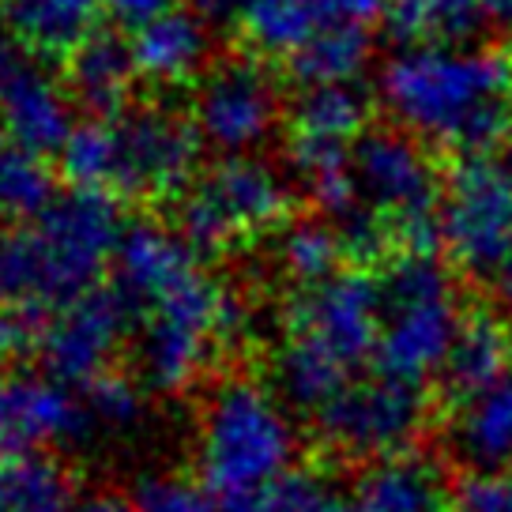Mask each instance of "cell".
Instances as JSON below:
<instances>
[{"mask_svg": "<svg viewBox=\"0 0 512 512\" xmlns=\"http://www.w3.org/2000/svg\"><path fill=\"white\" fill-rule=\"evenodd\" d=\"M320 437L347 460H392L403 456L426 426V396L418 384L396 377H362L351 381L336 400L317 415Z\"/></svg>", "mask_w": 512, "mask_h": 512, "instance_id": "8fae6325", "label": "cell"}, {"mask_svg": "<svg viewBox=\"0 0 512 512\" xmlns=\"http://www.w3.org/2000/svg\"><path fill=\"white\" fill-rule=\"evenodd\" d=\"M72 91L49 72L46 57L0 34V128L34 155H61L72 136Z\"/></svg>", "mask_w": 512, "mask_h": 512, "instance_id": "5bb4252c", "label": "cell"}, {"mask_svg": "<svg viewBox=\"0 0 512 512\" xmlns=\"http://www.w3.org/2000/svg\"><path fill=\"white\" fill-rule=\"evenodd\" d=\"M102 16H110L117 27H128V31H140L144 23H151L155 16L170 12L174 0H98Z\"/></svg>", "mask_w": 512, "mask_h": 512, "instance_id": "836d02e7", "label": "cell"}, {"mask_svg": "<svg viewBox=\"0 0 512 512\" xmlns=\"http://www.w3.org/2000/svg\"><path fill=\"white\" fill-rule=\"evenodd\" d=\"M4 294H8V290H4V272H0V298H4Z\"/></svg>", "mask_w": 512, "mask_h": 512, "instance_id": "ab89813d", "label": "cell"}, {"mask_svg": "<svg viewBox=\"0 0 512 512\" xmlns=\"http://www.w3.org/2000/svg\"><path fill=\"white\" fill-rule=\"evenodd\" d=\"M505 170H509V177H512V132H509V140H505Z\"/></svg>", "mask_w": 512, "mask_h": 512, "instance_id": "f35d334b", "label": "cell"}, {"mask_svg": "<svg viewBox=\"0 0 512 512\" xmlns=\"http://www.w3.org/2000/svg\"><path fill=\"white\" fill-rule=\"evenodd\" d=\"M234 512H358L354 497H347L332 479L313 471H290L272 490L238 505Z\"/></svg>", "mask_w": 512, "mask_h": 512, "instance_id": "f1b7e54d", "label": "cell"}, {"mask_svg": "<svg viewBox=\"0 0 512 512\" xmlns=\"http://www.w3.org/2000/svg\"><path fill=\"white\" fill-rule=\"evenodd\" d=\"M132 57L140 80L155 87L200 83L211 68V23L196 8H170L132 31Z\"/></svg>", "mask_w": 512, "mask_h": 512, "instance_id": "e0dca14e", "label": "cell"}, {"mask_svg": "<svg viewBox=\"0 0 512 512\" xmlns=\"http://www.w3.org/2000/svg\"><path fill=\"white\" fill-rule=\"evenodd\" d=\"M354 185L362 208L381 215L400 256L433 253L441 238L445 181L426 144L403 128H377L354 144Z\"/></svg>", "mask_w": 512, "mask_h": 512, "instance_id": "ba28073f", "label": "cell"}, {"mask_svg": "<svg viewBox=\"0 0 512 512\" xmlns=\"http://www.w3.org/2000/svg\"><path fill=\"white\" fill-rule=\"evenodd\" d=\"M448 441L471 471H501L512 464V373L456 403Z\"/></svg>", "mask_w": 512, "mask_h": 512, "instance_id": "ffe728a7", "label": "cell"}, {"mask_svg": "<svg viewBox=\"0 0 512 512\" xmlns=\"http://www.w3.org/2000/svg\"><path fill=\"white\" fill-rule=\"evenodd\" d=\"M80 392L98 433H128L144 418V381H132L125 373H102Z\"/></svg>", "mask_w": 512, "mask_h": 512, "instance_id": "f546056e", "label": "cell"}, {"mask_svg": "<svg viewBox=\"0 0 512 512\" xmlns=\"http://www.w3.org/2000/svg\"><path fill=\"white\" fill-rule=\"evenodd\" d=\"M452 512H512V475L501 471H467L452 490Z\"/></svg>", "mask_w": 512, "mask_h": 512, "instance_id": "1f68e13d", "label": "cell"}, {"mask_svg": "<svg viewBox=\"0 0 512 512\" xmlns=\"http://www.w3.org/2000/svg\"><path fill=\"white\" fill-rule=\"evenodd\" d=\"M290 211V181L260 155H223L189 185L177 230L196 253L215 256L241 241L272 234Z\"/></svg>", "mask_w": 512, "mask_h": 512, "instance_id": "52a82bcc", "label": "cell"}, {"mask_svg": "<svg viewBox=\"0 0 512 512\" xmlns=\"http://www.w3.org/2000/svg\"><path fill=\"white\" fill-rule=\"evenodd\" d=\"M486 8V27L512 38V0H482Z\"/></svg>", "mask_w": 512, "mask_h": 512, "instance_id": "8d00e7d4", "label": "cell"}, {"mask_svg": "<svg viewBox=\"0 0 512 512\" xmlns=\"http://www.w3.org/2000/svg\"><path fill=\"white\" fill-rule=\"evenodd\" d=\"M128 226L110 192L72 189L0 245L4 290L27 305H64L98 287Z\"/></svg>", "mask_w": 512, "mask_h": 512, "instance_id": "5b68a950", "label": "cell"}, {"mask_svg": "<svg viewBox=\"0 0 512 512\" xmlns=\"http://www.w3.org/2000/svg\"><path fill=\"white\" fill-rule=\"evenodd\" d=\"M384 16V0H249L241 38L256 57L290 61L317 31L332 23H362Z\"/></svg>", "mask_w": 512, "mask_h": 512, "instance_id": "2e32d148", "label": "cell"}, {"mask_svg": "<svg viewBox=\"0 0 512 512\" xmlns=\"http://www.w3.org/2000/svg\"><path fill=\"white\" fill-rule=\"evenodd\" d=\"M4 140H8V136H4V128H0V151H4Z\"/></svg>", "mask_w": 512, "mask_h": 512, "instance_id": "60d3db41", "label": "cell"}, {"mask_svg": "<svg viewBox=\"0 0 512 512\" xmlns=\"http://www.w3.org/2000/svg\"><path fill=\"white\" fill-rule=\"evenodd\" d=\"M196 479L219 501L238 509L272 490L294 471L298 426L279 388L256 377H226L211 384L192 433Z\"/></svg>", "mask_w": 512, "mask_h": 512, "instance_id": "277c9868", "label": "cell"}, {"mask_svg": "<svg viewBox=\"0 0 512 512\" xmlns=\"http://www.w3.org/2000/svg\"><path fill=\"white\" fill-rule=\"evenodd\" d=\"M279 87L256 57L211 64L192 91V125L219 155H253L279 125Z\"/></svg>", "mask_w": 512, "mask_h": 512, "instance_id": "7c38bea8", "label": "cell"}, {"mask_svg": "<svg viewBox=\"0 0 512 512\" xmlns=\"http://www.w3.org/2000/svg\"><path fill=\"white\" fill-rule=\"evenodd\" d=\"M381 19L400 46H467L490 31L482 0H384Z\"/></svg>", "mask_w": 512, "mask_h": 512, "instance_id": "603a6c76", "label": "cell"}, {"mask_svg": "<svg viewBox=\"0 0 512 512\" xmlns=\"http://www.w3.org/2000/svg\"><path fill=\"white\" fill-rule=\"evenodd\" d=\"M113 272L136 317V373L151 392L192 388L245 328L241 298L200 264L181 230L132 223Z\"/></svg>", "mask_w": 512, "mask_h": 512, "instance_id": "6da1fadb", "label": "cell"}, {"mask_svg": "<svg viewBox=\"0 0 512 512\" xmlns=\"http://www.w3.org/2000/svg\"><path fill=\"white\" fill-rule=\"evenodd\" d=\"M441 241L456 268L494 275L512 253V177L505 162L464 155L445 177Z\"/></svg>", "mask_w": 512, "mask_h": 512, "instance_id": "30bf717a", "label": "cell"}, {"mask_svg": "<svg viewBox=\"0 0 512 512\" xmlns=\"http://www.w3.org/2000/svg\"><path fill=\"white\" fill-rule=\"evenodd\" d=\"M373 57V34L362 23H332L317 31L287 61L290 76L305 87H343L358 83Z\"/></svg>", "mask_w": 512, "mask_h": 512, "instance_id": "484cf974", "label": "cell"}, {"mask_svg": "<svg viewBox=\"0 0 512 512\" xmlns=\"http://www.w3.org/2000/svg\"><path fill=\"white\" fill-rule=\"evenodd\" d=\"M384 328V287L366 272H336L317 287H298L283 317V339L354 369L377 358Z\"/></svg>", "mask_w": 512, "mask_h": 512, "instance_id": "9c48e42d", "label": "cell"}, {"mask_svg": "<svg viewBox=\"0 0 512 512\" xmlns=\"http://www.w3.org/2000/svg\"><path fill=\"white\" fill-rule=\"evenodd\" d=\"M381 287L384 328L377 343V373L422 388L430 377H441L467 317L456 302L452 275L430 253L400 256Z\"/></svg>", "mask_w": 512, "mask_h": 512, "instance_id": "8992f818", "label": "cell"}, {"mask_svg": "<svg viewBox=\"0 0 512 512\" xmlns=\"http://www.w3.org/2000/svg\"><path fill=\"white\" fill-rule=\"evenodd\" d=\"M57 200V181L49 174L46 155H34L23 147L0 151V219L31 223Z\"/></svg>", "mask_w": 512, "mask_h": 512, "instance_id": "83f0119b", "label": "cell"}, {"mask_svg": "<svg viewBox=\"0 0 512 512\" xmlns=\"http://www.w3.org/2000/svg\"><path fill=\"white\" fill-rule=\"evenodd\" d=\"M132 324H136L132 305L117 287H95L57 305V313L42 320V339H38L49 377L83 388L102 373H110V362L125 347Z\"/></svg>", "mask_w": 512, "mask_h": 512, "instance_id": "4fadbf2b", "label": "cell"}, {"mask_svg": "<svg viewBox=\"0 0 512 512\" xmlns=\"http://www.w3.org/2000/svg\"><path fill=\"white\" fill-rule=\"evenodd\" d=\"M136 80H140V72H136L132 42H121L117 34L95 31L68 57V80L64 83L80 106L106 117V113L128 110V95H132Z\"/></svg>", "mask_w": 512, "mask_h": 512, "instance_id": "7402d4cb", "label": "cell"}, {"mask_svg": "<svg viewBox=\"0 0 512 512\" xmlns=\"http://www.w3.org/2000/svg\"><path fill=\"white\" fill-rule=\"evenodd\" d=\"M72 471L42 448L0 452V512H76Z\"/></svg>", "mask_w": 512, "mask_h": 512, "instance_id": "cb8c5ba5", "label": "cell"}, {"mask_svg": "<svg viewBox=\"0 0 512 512\" xmlns=\"http://www.w3.org/2000/svg\"><path fill=\"white\" fill-rule=\"evenodd\" d=\"M366 121L369 102L354 83H343V87H305L298 102H294V110H290L287 140L354 147L369 132Z\"/></svg>", "mask_w": 512, "mask_h": 512, "instance_id": "d4e9b609", "label": "cell"}, {"mask_svg": "<svg viewBox=\"0 0 512 512\" xmlns=\"http://www.w3.org/2000/svg\"><path fill=\"white\" fill-rule=\"evenodd\" d=\"M76 512H136V505L117 494H91L76 505Z\"/></svg>", "mask_w": 512, "mask_h": 512, "instance_id": "74e56055", "label": "cell"}, {"mask_svg": "<svg viewBox=\"0 0 512 512\" xmlns=\"http://www.w3.org/2000/svg\"><path fill=\"white\" fill-rule=\"evenodd\" d=\"M95 418L76 384L57 377H23L0 366V452L46 445H80L95 437Z\"/></svg>", "mask_w": 512, "mask_h": 512, "instance_id": "9a60e30c", "label": "cell"}, {"mask_svg": "<svg viewBox=\"0 0 512 512\" xmlns=\"http://www.w3.org/2000/svg\"><path fill=\"white\" fill-rule=\"evenodd\" d=\"M98 0H0V31L38 57H72L95 34Z\"/></svg>", "mask_w": 512, "mask_h": 512, "instance_id": "ac0fdd59", "label": "cell"}, {"mask_svg": "<svg viewBox=\"0 0 512 512\" xmlns=\"http://www.w3.org/2000/svg\"><path fill=\"white\" fill-rule=\"evenodd\" d=\"M490 283H494V298H497V305H501V313H505V320L512 324V253L497 264V272L490 275Z\"/></svg>", "mask_w": 512, "mask_h": 512, "instance_id": "d590c367", "label": "cell"}, {"mask_svg": "<svg viewBox=\"0 0 512 512\" xmlns=\"http://www.w3.org/2000/svg\"><path fill=\"white\" fill-rule=\"evenodd\" d=\"M245 8H249V0H196V12L208 19L211 27H226V23L238 27Z\"/></svg>", "mask_w": 512, "mask_h": 512, "instance_id": "e575fe53", "label": "cell"}, {"mask_svg": "<svg viewBox=\"0 0 512 512\" xmlns=\"http://www.w3.org/2000/svg\"><path fill=\"white\" fill-rule=\"evenodd\" d=\"M377 95L418 144L486 155L512 132V61L497 49L403 46L384 61Z\"/></svg>", "mask_w": 512, "mask_h": 512, "instance_id": "7a4b0ae2", "label": "cell"}, {"mask_svg": "<svg viewBox=\"0 0 512 512\" xmlns=\"http://www.w3.org/2000/svg\"><path fill=\"white\" fill-rule=\"evenodd\" d=\"M343 253L347 249L339 238V226L324 219H298L283 226V234L275 241V264L298 287H317L324 279H332Z\"/></svg>", "mask_w": 512, "mask_h": 512, "instance_id": "4316f807", "label": "cell"}, {"mask_svg": "<svg viewBox=\"0 0 512 512\" xmlns=\"http://www.w3.org/2000/svg\"><path fill=\"white\" fill-rule=\"evenodd\" d=\"M38 339H42V320L34 305H0V366L23 358L31 347H38Z\"/></svg>", "mask_w": 512, "mask_h": 512, "instance_id": "d6a6232c", "label": "cell"}, {"mask_svg": "<svg viewBox=\"0 0 512 512\" xmlns=\"http://www.w3.org/2000/svg\"><path fill=\"white\" fill-rule=\"evenodd\" d=\"M136 512H223L219 497L192 475L177 471H147L132 490Z\"/></svg>", "mask_w": 512, "mask_h": 512, "instance_id": "4dcf8cb0", "label": "cell"}, {"mask_svg": "<svg viewBox=\"0 0 512 512\" xmlns=\"http://www.w3.org/2000/svg\"><path fill=\"white\" fill-rule=\"evenodd\" d=\"M200 155L204 140L192 117L166 106H140L72 128L61 147V170L76 189L132 200H181L200 177Z\"/></svg>", "mask_w": 512, "mask_h": 512, "instance_id": "3957f363", "label": "cell"}, {"mask_svg": "<svg viewBox=\"0 0 512 512\" xmlns=\"http://www.w3.org/2000/svg\"><path fill=\"white\" fill-rule=\"evenodd\" d=\"M512 373V324L497 313H467L460 324V336L448 351V362L441 369L445 396L456 403L479 396L482 388L497 384Z\"/></svg>", "mask_w": 512, "mask_h": 512, "instance_id": "d6986e66", "label": "cell"}, {"mask_svg": "<svg viewBox=\"0 0 512 512\" xmlns=\"http://www.w3.org/2000/svg\"><path fill=\"white\" fill-rule=\"evenodd\" d=\"M358 512H452V494L441 467L403 452L373 464L354 490Z\"/></svg>", "mask_w": 512, "mask_h": 512, "instance_id": "44dd1931", "label": "cell"}]
</instances>
